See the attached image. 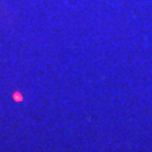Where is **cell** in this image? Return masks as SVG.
Returning a JSON list of instances; mask_svg holds the SVG:
<instances>
[{
	"label": "cell",
	"mask_w": 152,
	"mask_h": 152,
	"mask_svg": "<svg viewBox=\"0 0 152 152\" xmlns=\"http://www.w3.org/2000/svg\"><path fill=\"white\" fill-rule=\"evenodd\" d=\"M14 98H15V100L16 101H22L23 100L22 95L19 94V93H16V94L14 95Z\"/></svg>",
	"instance_id": "6da1fadb"
}]
</instances>
